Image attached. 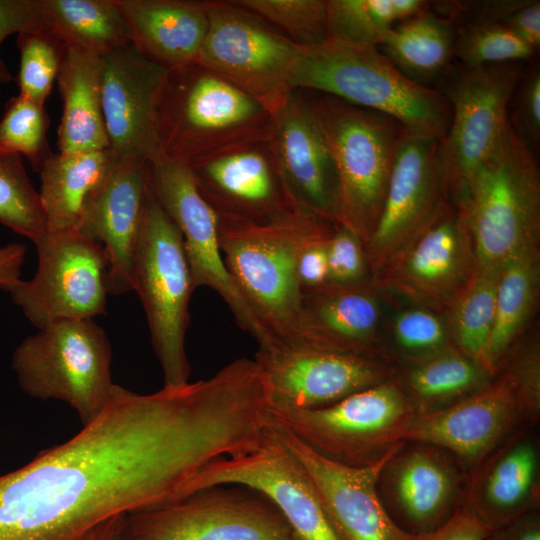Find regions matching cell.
Wrapping results in <instances>:
<instances>
[{
    "label": "cell",
    "instance_id": "6da1fadb",
    "mask_svg": "<svg viewBox=\"0 0 540 540\" xmlns=\"http://www.w3.org/2000/svg\"><path fill=\"white\" fill-rule=\"evenodd\" d=\"M336 226L303 207L261 223L218 217L225 266L265 336L259 346L297 345L298 260L307 247L328 240Z\"/></svg>",
    "mask_w": 540,
    "mask_h": 540
},
{
    "label": "cell",
    "instance_id": "7a4b0ae2",
    "mask_svg": "<svg viewBox=\"0 0 540 540\" xmlns=\"http://www.w3.org/2000/svg\"><path fill=\"white\" fill-rule=\"evenodd\" d=\"M453 202L465 216L477 269L499 272L514 256L539 247V164L509 119Z\"/></svg>",
    "mask_w": 540,
    "mask_h": 540
},
{
    "label": "cell",
    "instance_id": "3957f363",
    "mask_svg": "<svg viewBox=\"0 0 540 540\" xmlns=\"http://www.w3.org/2000/svg\"><path fill=\"white\" fill-rule=\"evenodd\" d=\"M539 412L540 350L533 342L514 346L496 373L469 395L417 414L405 442L447 451L468 475L502 443L535 424Z\"/></svg>",
    "mask_w": 540,
    "mask_h": 540
},
{
    "label": "cell",
    "instance_id": "277c9868",
    "mask_svg": "<svg viewBox=\"0 0 540 540\" xmlns=\"http://www.w3.org/2000/svg\"><path fill=\"white\" fill-rule=\"evenodd\" d=\"M160 154L189 167L263 142L273 115L239 87L198 64L169 70L158 112Z\"/></svg>",
    "mask_w": 540,
    "mask_h": 540
},
{
    "label": "cell",
    "instance_id": "5b68a950",
    "mask_svg": "<svg viewBox=\"0 0 540 540\" xmlns=\"http://www.w3.org/2000/svg\"><path fill=\"white\" fill-rule=\"evenodd\" d=\"M290 83L293 90L326 93L385 113L411 136L439 141L451 123L445 96L409 79L375 46L332 39L300 46Z\"/></svg>",
    "mask_w": 540,
    "mask_h": 540
},
{
    "label": "cell",
    "instance_id": "8992f818",
    "mask_svg": "<svg viewBox=\"0 0 540 540\" xmlns=\"http://www.w3.org/2000/svg\"><path fill=\"white\" fill-rule=\"evenodd\" d=\"M301 91L335 163L337 224L365 247L380 218L398 148L408 133L385 113L326 93Z\"/></svg>",
    "mask_w": 540,
    "mask_h": 540
},
{
    "label": "cell",
    "instance_id": "52a82bcc",
    "mask_svg": "<svg viewBox=\"0 0 540 540\" xmlns=\"http://www.w3.org/2000/svg\"><path fill=\"white\" fill-rule=\"evenodd\" d=\"M416 416L396 376L322 408L269 406L267 424L329 460L365 467L398 449Z\"/></svg>",
    "mask_w": 540,
    "mask_h": 540
},
{
    "label": "cell",
    "instance_id": "ba28073f",
    "mask_svg": "<svg viewBox=\"0 0 540 540\" xmlns=\"http://www.w3.org/2000/svg\"><path fill=\"white\" fill-rule=\"evenodd\" d=\"M37 330L12 355L20 388L33 398L68 404L88 424L104 409L115 386L105 330L93 319L61 320Z\"/></svg>",
    "mask_w": 540,
    "mask_h": 540
},
{
    "label": "cell",
    "instance_id": "9c48e42d",
    "mask_svg": "<svg viewBox=\"0 0 540 540\" xmlns=\"http://www.w3.org/2000/svg\"><path fill=\"white\" fill-rule=\"evenodd\" d=\"M194 290L182 236L149 185L134 256L133 291L143 305L167 387L189 383L185 335Z\"/></svg>",
    "mask_w": 540,
    "mask_h": 540
},
{
    "label": "cell",
    "instance_id": "30bf717a",
    "mask_svg": "<svg viewBox=\"0 0 540 540\" xmlns=\"http://www.w3.org/2000/svg\"><path fill=\"white\" fill-rule=\"evenodd\" d=\"M121 540H297L261 493L212 485L177 500L126 514Z\"/></svg>",
    "mask_w": 540,
    "mask_h": 540
},
{
    "label": "cell",
    "instance_id": "8fae6325",
    "mask_svg": "<svg viewBox=\"0 0 540 540\" xmlns=\"http://www.w3.org/2000/svg\"><path fill=\"white\" fill-rule=\"evenodd\" d=\"M209 25L195 63L255 98L273 116L294 91L291 73L299 48L235 1L206 0Z\"/></svg>",
    "mask_w": 540,
    "mask_h": 540
},
{
    "label": "cell",
    "instance_id": "7c38bea8",
    "mask_svg": "<svg viewBox=\"0 0 540 540\" xmlns=\"http://www.w3.org/2000/svg\"><path fill=\"white\" fill-rule=\"evenodd\" d=\"M523 61L478 67H449L439 90L452 117L437 143V157L449 200L454 201L471 172L495 146L508 119L512 94L524 72Z\"/></svg>",
    "mask_w": 540,
    "mask_h": 540
},
{
    "label": "cell",
    "instance_id": "4fadbf2b",
    "mask_svg": "<svg viewBox=\"0 0 540 540\" xmlns=\"http://www.w3.org/2000/svg\"><path fill=\"white\" fill-rule=\"evenodd\" d=\"M35 246V275L7 291L33 326L106 314L109 263L99 242L80 230L47 231Z\"/></svg>",
    "mask_w": 540,
    "mask_h": 540
},
{
    "label": "cell",
    "instance_id": "5bb4252c",
    "mask_svg": "<svg viewBox=\"0 0 540 540\" xmlns=\"http://www.w3.org/2000/svg\"><path fill=\"white\" fill-rule=\"evenodd\" d=\"M477 269L459 205L448 200L371 280L415 305L444 315Z\"/></svg>",
    "mask_w": 540,
    "mask_h": 540
},
{
    "label": "cell",
    "instance_id": "9a60e30c",
    "mask_svg": "<svg viewBox=\"0 0 540 540\" xmlns=\"http://www.w3.org/2000/svg\"><path fill=\"white\" fill-rule=\"evenodd\" d=\"M270 407L317 409L397 376L392 360L306 346H259Z\"/></svg>",
    "mask_w": 540,
    "mask_h": 540
},
{
    "label": "cell",
    "instance_id": "2e32d148",
    "mask_svg": "<svg viewBox=\"0 0 540 540\" xmlns=\"http://www.w3.org/2000/svg\"><path fill=\"white\" fill-rule=\"evenodd\" d=\"M150 188L178 228L195 289L215 290L232 311L239 327L258 342L264 333L237 290L223 260L218 216L200 194L191 168L159 155L150 162Z\"/></svg>",
    "mask_w": 540,
    "mask_h": 540
},
{
    "label": "cell",
    "instance_id": "e0dca14e",
    "mask_svg": "<svg viewBox=\"0 0 540 540\" xmlns=\"http://www.w3.org/2000/svg\"><path fill=\"white\" fill-rule=\"evenodd\" d=\"M219 484L261 493L283 515L297 540H336L307 473L269 426L253 451L204 466L192 480L189 494Z\"/></svg>",
    "mask_w": 540,
    "mask_h": 540
},
{
    "label": "cell",
    "instance_id": "ac0fdd59",
    "mask_svg": "<svg viewBox=\"0 0 540 540\" xmlns=\"http://www.w3.org/2000/svg\"><path fill=\"white\" fill-rule=\"evenodd\" d=\"M272 429L307 473L336 540L431 539L433 533L415 535L403 530L379 494L380 474L405 442L372 465L352 467L319 455L285 431Z\"/></svg>",
    "mask_w": 540,
    "mask_h": 540
},
{
    "label": "cell",
    "instance_id": "d6986e66",
    "mask_svg": "<svg viewBox=\"0 0 540 540\" xmlns=\"http://www.w3.org/2000/svg\"><path fill=\"white\" fill-rule=\"evenodd\" d=\"M467 474L447 451L405 442L385 464L378 481L381 500L405 531L428 535L461 507Z\"/></svg>",
    "mask_w": 540,
    "mask_h": 540
},
{
    "label": "cell",
    "instance_id": "ffe728a7",
    "mask_svg": "<svg viewBox=\"0 0 540 540\" xmlns=\"http://www.w3.org/2000/svg\"><path fill=\"white\" fill-rule=\"evenodd\" d=\"M438 140L406 135L401 142L376 228L365 245L369 277L380 271L449 200Z\"/></svg>",
    "mask_w": 540,
    "mask_h": 540
},
{
    "label": "cell",
    "instance_id": "44dd1931",
    "mask_svg": "<svg viewBox=\"0 0 540 540\" xmlns=\"http://www.w3.org/2000/svg\"><path fill=\"white\" fill-rule=\"evenodd\" d=\"M168 73L131 44L103 57L102 109L114 156L151 162L160 155L158 112Z\"/></svg>",
    "mask_w": 540,
    "mask_h": 540
},
{
    "label": "cell",
    "instance_id": "7402d4cb",
    "mask_svg": "<svg viewBox=\"0 0 540 540\" xmlns=\"http://www.w3.org/2000/svg\"><path fill=\"white\" fill-rule=\"evenodd\" d=\"M149 185L150 162L112 154L85 201L79 230L105 249L110 295L133 291L134 256Z\"/></svg>",
    "mask_w": 540,
    "mask_h": 540
},
{
    "label": "cell",
    "instance_id": "603a6c76",
    "mask_svg": "<svg viewBox=\"0 0 540 540\" xmlns=\"http://www.w3.org/2000/svg\"><path fill=\"white\" fill-rule=\"evenodd\" d=\"M190 168L200 194L219 218L261 223L301 208L269 142L245 146Z\"/></svg>",
    "mask_w": 540,
    "mask_h": 540
},
{
    "label": "cell",
    "instance_id": "cb8c5ba5",
    "mask_svg": "<svg viewBox=\"0 0 540 540\" xmlns=\"http://www.w3.org/2000/svg\"><path fill=\"white\" fill-rule=\"evenodd\" d=\"M381 293L370 277L351 283L328 281L303 291L296 346L393 361L382 341Z\"/></svg>",
    "mask_w": 540,
    "mask_h": 540
},
{
    "label": "cell",
    "instance_id": "d4e9b609",
    "mask_svg": "<svg viewBox=\"0 0 540 540\" xmlns=\"http://www.w3.org/2000/svg\"><path fill=\"white\" fill-rule=\"evenodd\" d=\"M269 145L296 202L337 224L335 163L301 90L273 116Z\"/></svg>",
    "mask_w": 540,
    "mask_h": 540
},
{
    "label": "cell",
    "instance_id": "484cf974",
    "mask_svg": "<svg viewBox=\"0 0 540 540\" xmlns=\"http://www.w3.org/2000/svg\"><path fill=\"white\" fill-rule=\"evenodd\" d=\"M526 431L510 437L467 475L462 506L492 532L539 509V447Z\"/></svg>",
    "mask_w": 540,
    "mask_h": 540
},
{
    "label": "cell",
    "instance_id": "4316f807",
    "mask_svg": "<svg viewBox=\"0 0 540 540\" xmlns=\"http://www.w3.org/2000/svg\"><path fill=\"white\" fill-rule=\"evenodd\" d=\"M130 44L169 70L195 63L209 25L204 1L115 0Z\"/></svg>",
    "mask_w": 540,
    "mask_h": 540
},
{
    "label": "cell",
    "instance_id": "83f0119b",
    "mask_svg": "<svg viewBox=\"0 0 540 540\" xmlns=\"http://www.w3.org/2000/svg\"><path fill=\"white\" fill-rule=\"evenodd\" d=\"M56 80L63 102L59 153L109 149L102 109L103 57L65 45Z\"/></svg>",
    "mask_w": 540,
    "mask_h": 540
},
{
    "label": "cell",
    "instance_id": "f1b7e54d",
    "mask_svg": "<svg viewBox=\"0 0 540 540\" xmlns=\"http://www.w3.org/2000/svg\"><path fill=\"white\" fill-rule=\"evenodd\" d=\"M111 157L109 149L49 156L38 172L47 231L79 230L85 201L103 178Z\"/></svg>",
    "mask_w": 540,
    "mask_h": 540
},
{
    "label": "cell",
    "instance_id": "f546056e",
    "mask_svg": "<svg viewBox=\"0 0 540 540\" xmlns=\"http://www.w3.org/2000/svg\"><path fill=\"white\" fill-rule=\"evenodd\" d=\"M492 375L453 345L407 359L397 379L417 414L446 407L469 395Z\"/></svg>",
    "mask_w": 540,
    "mask_h": 540
},
{
    "label": "cell",
    "instance_id": "4dcf8cb0",
    "mask_svg": "<svg viewBox=\"0 0 540 540\" xmlns=\"http://www.w3.org/2000/svg\"><path fill=\"white\" fill-rule=\"evenodd\" d=\"M456 26L430 7L391 27L379 46L393 64L412 81L427 86L451 66Z\"/></svg>",
    "mask_w": 540,
    "mask_h": 540
},
{
    "label": "cell",
    "instance_id": "1f68e13d",
    "mask_svg": "<svg viewBox=\"0 0 540 540\" xmlns=\"http://www.w3.org/2000/svg\"><path fill=\"white\" fill-rule=\"evenodd\" d=\"M539 284V247L524 250L500 269L494 325L486 352V367L492 375L525 328L536 304Z\"/></svg>",
    "mask_w": 540,
    "mask_h": 540
},
{
    "label": "cell",
    "instance_id": "d6a6232c",
    "mask_svg": "<svg viewBox=\"0 0 540 540\" xmlns=\"http://www.w3.org/2000/svg\"><path fill=\"white\" fill-rule=\"evenodd\" d=\"M43 23L65 45L104 57L130 44L115 0H38Z\"/></svg>",
    "mask_w": 540,
    "mask_h": 540
},
{
    "label": "cell",
    "instance_id": "836d02e7",
    "mask_svg": "<svg viewBox=\"0 0 540 540\" xmlns=\"http://www.w3.org/2000/svg\"><path fill=\"white\" fill-rule=\"evenodd\" d=\"M498 274L476 269L443 315L451 344L487 371L486 352L495 319Z\"/></svg>",
    "mask_w": 540,
    "mask_h": 540
},
{
    "label": "cell",
    "instance_id": "e575fe53",
    "mask_svg": "<svg viewBox=\"0 0 540 540\" xmlns=\"http://www.w3.org/2000/svg\"><path fill=\"white\" fill-rule=\"evenodd\" d=\"M0 223L34 244L47 233L40 195L22 156L6 151H0Z\"/></svg>",
    "mask_w": 540,
    "mask_h": 540
},
{
    "label": "cell",
    "instance_id": "d590c367",
    "mask_svg": "<svg viewBox=\"0 0 540 540\" xmlns=\"http://www.w3.org/2000/svg\"><path fill=\"white\" fill-rule=\"evenodd\" d=\"M17 45L20 51L19 94L44 105L57 79L65 44L43 26L19 33Z\"/></svg>",
    "mask_w": 540,
    "mask_h": 540
},
{
    "label": "cell",
    "instance_id": "8d00e7d4",
    "mask_svg": "<svg viewBox=\"0 0 540 540\" xmlns=\"http://www.w3.org/2000/svg\"><path fill=\"white\" fill-rule=\"evenodd\" d=\"M45 106L21 94L9 99L0 120V151L25 156L34 171L53 153L47 141Z\"/></svg>",
    "mask_w": 540,
    "mask_h": 540
},
{
    "label": "cell",
    "instance_id": "74e56055",
    "mask_svg": "<svg viewBox=\"0 0 540 540\" xmlns=\"http://www.w3.org/2000/svg\"><path fill=\"white\" fill-rule=\"evenodd\" d=\"M276 28L298 46L328 39L327 0H235Z\"/></svg>",
    "mask_w": 540,
    "mask_h": 540
},
{
    "label": "cell",
    "instance_id": "f35d334b",
    "mask_svg": "<svg viewBox=\"0 0 540 540\" xmlns=\"http://www.w3.org/2000/svg\"><path fill=\"white\" fill-rule=\"evenodd\" d=\"M535 50L500 23L457 25L453 57L465 67L531 59Z\"/></svg>",
    "mask_w": 540,
    "mask_h": 540
},
{
    "label": "cell",
    "instance_id": "ab89813d",
    "mask_svg": "<svg viewBox=\"0 0 540 540\" xmlns=\"http://www.w3.org/2000/svg\"><path fill=\"white\" fill-rule=\"evenodd\" d=\"M391 331L395 343L407 359L425 356L452 345L441 315L420 306L398 312Z\"/></svg>",
    "mask_w": 540,
    "mask_h": 540
},
{
    "label": "cell",
    "instance_id": "60d3db41",
    "mask_svg": "<svg viewBox=\"0 0 540 540\" xmlns=\"http://www.w3.org/2000/svg\"><path fill=\"white\" fill-rule=\"evenodd\" d=\"M328 39L378 47L387 31L377 23L369 0H327Z\"/></svg>",
    "mask_w": 540,
    "mask_h": 540
},
{
    "label": "cell",
    "instance_id": "b9f144b4",
    "mask_svg": "<svg viewBox=\"0 0 540 540\" xmlns=\"http://www.w3.org/2000/svg\"><path fill=\"white\" fill-rule=\"evenodd\" d=\"M509 122L536 153L540 143V68L534 62L524 72L509 102Z\"/></svg>",
    "mask_w": 540,
    "mask_h": 540
},
{
    "label": "cell",
    "instance_id": "7bdbcfd3",
    "mask_svg": "<svg viewBox=\"0 0 540 540\" xmlns=\"http://www.w3.org/2000/svg\"><path fill=\"white\" fill-rule=\"evenodd\" d=\"M327 258L331 282L351 283L369 277L363 242L340 225L328 240Z\"/></svg>",
    "mask_w": 540,
    "mask_h": 540
},
{
    "label": "cell",
    "instance_id": "ee69618b",
    "mask_svg": "<svg viewBox=\"0 0 540 540\" xmlns=\"http://www.w3.org/2000/svg\"><path fill=\"white\" fill-rule=\"evenodd\" d=\"M45 26L38 0H0V46L12 34ZM12 75L1 56L0 84L10 82Z\"/></svg>",
    "mask_w": 540,
    "mask_h": 540
},
{
    "label": "cell",
    "instance_id": "f6af8a7d",
    "mask_svg": "<svg viewBox=\"0 0 540 540\" xmlns=\"http://www.w3.org/2000/svg\"><path fill=\"white\" fill-rule=\"evenodd\" d=\"M328 240L307 247L300 255L297 277L301 292L316 288L329 281Z\"/></svg>",
    "mask_w": 540,
    "mask_h": 540
},
{
    "label": "cell",
    "instance_id": "bcb514c9",
    "mask_svg": "<svg viewBox=\"0 0 540 540\" xmlns=\"http://www.w3.org/2000/svg\"><path fill=\"white\" fill-rule=\"evenodd\" d=\"M492 530L462 505L430 540H487Z\"/></svg>",
    "mask_w": 540,
    "mask_h": 540
},
{
    "label": "cell",
    "instance_id": "7dc6e473",
    "mask_svg": "<svg viewBox=\"0 0 540 540\" xmlns=\"http://www.w3.org/2000/svg\"><path fill=\"white\" fill-rule=\"evenodd\" d=\"M502 25L536 51L540 46L539 0H525L518 9L505 19Z\"/></svg>",
    "mask_w": 540,
    "mask_h": 540
},
{
    "label": "cell",
    "instance_id": "c3c4849f",
    "mask_svg": "<svg viewBox=\"0 0 540 540\" xmlns=\"http://www.w3.org/2000/svg\"><path fill=\"white\" fill-rule=\"evenodd\" d=\"M26 247L12 242L0 247V289L8 291L21 278Z\"/></svg>",
    "mask_w": 540,
    "mask_h": 540
},
{
    "label": "cell",
    "instance_id": "681fc988",
    "mask_svg": "<svg viewBox=\"0 0 540 540\" xmlns=\"http://www.w3.org/2000/svg\"><path fill=\"white\" fill-rule=\"evenodd\" d=\"M487 540H540L538 511L526 514L495 530Z\"/></svg>",
    "mask_w": 540,
    "mask_h": 540
},
{
    "label": "cell",
    "instance_id": "f907efd6",
    "mask_svg": "<svg viewBox=\"0 0 540 540\" xmlns=\"http://www.w3.org/2000/svg\"><path fill=\"white\" fill-rule=\"evenodd\" d=\"M125 515L120 514L104 521L94 529L87 540H121Z\"/></svg>",
    "mask_w": 540,
    "mask_h": 540
},
{
    "label": "cell",
    "instance_id": "816d5d0a",
    "mask_svg": "<svg viewBox=\"0 0 540 540\" xmlns=\"http://www.w3.org/2000/svg\"><path fill=\"white\" fill-rule=\"evenodd\" d=\"M392 7L395 20L403 22L427 11L430 7V1L392 0Z\"/></svg>",
    "mask_w": 540,
    "mask_h": 540
}]
</instances>
